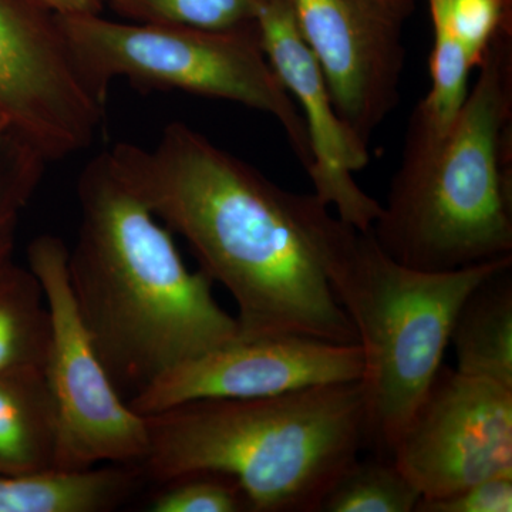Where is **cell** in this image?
I'll list each match as a JSON object with an SVG mask.
<instances>
[{"mask_svg":"<svg viewBox=\"0 0 512 512\" xmlns=\"http://www.w3.org/2000/svg\"><path fill=\"white\" fill-rule=\"evenodd\" d=\"M271 0H104L136 23L227 30L252 25Z\"/></svg>","mask_w":512,"mask_h":512,"instance_id":"18","label":"cell"},{"mask_svg":"<svg viewBox=\"0 0 512 512\" xmlns=\"http://www.w3.org/2000/svg\"><path fill=\"white\" fill-rule=\"evenodd\" d=\"M340 119L370 146L400 101L403 32L416 0H288Z\"/></svg>","mask_w":512,"mask_h":512,"instance_id":"10","label":"cell"},{"mask_svg":"<svg viewBox=\"0 0 512 512\" xmlns=\"http://www.w3.org/2000/svg\"><path fill=\"white\" fill-rule=\"evenodd\" d=\"M360 346L299 335L237 339L183 363L128 402L140 416L200 399H252L362 379Z\"/></svg>","mask_w":512,"mask_h":512,"instance_id":"11","label":"cell"},{"mask_svg":"<svg viewBox=\"0 0 512 512\" xmlns=\"http://www.w3.org/2000/svg\"><path fill=\"white\" fill-rule=\"evenodd\" d=\"M434 33L451 37L480 66L500 33L512 30V0H427Z\"/></svg>","mask_w":512,"mask_h":512,"instance_id":"20","label":"cell"},{"mask_svg":"<svg viewBox=\"0 0 512 512\" xmlns=\"http://www.w3.org/2000/svg\"><path fill=\"white\" fill-rule=\"evenodd\" d=\"M0 474H8V471H6V468L0 464Z\"/></svg>","mask_w":512,"mask_h":512,"instance_id":"24","label":"cell"},{"mask_svg":"<svg viewBox=\"0 0 512 512\" xmlns=\"http://www.w3.org/2000/svg\"><path fill=\"white\" fill-rule=\"evenodd\" d=\"M107 154L128 190L234 298L239 339L357 343L323 269L332 214L315 194L284 190L184 123L165 127L153 148L120 143Z\"/></svg>","mask_w":512,"mask_h":512,"instance_id":"1","label":"cell"},{"mask_svg":"<svg viewBox=\"0 0 512 512\" xmlns=\"http://www.w3.org/2000/svg\"><path fill=\"white\" fill-rule=\"evenodd\" d=\"M104 107L55 13L35 0H0V127L52 163L92 146Z\"/></svg>","mask_w":512,"mask_h":512,"instance_id":"8","label":"cell"},{"mask_svg":"<svg viewBox=\"0 0 512 512\" xmlns=\"http://www.w3.org/2000/svg\"><path fill=\"white\" fill-rule=\"evenodd\" d=\"M40 6L59 16L99 15L104 0H35Z\"/></svg>","mask_w":512,"mask_h":512,"instance_id":"23","label":"cell"},{"mask_svg":"<svg viewBox=\"0 0 512 512\" xmlns=\"http://www.w3.org/2000/svg\"><path fill=\"white\" fill-rule=\"evenodd\" d=\"M141 471L167 484L195 473L234 477L252 512H319L369 446L360 380L252 399H200L144 416Z\"/></svg>","mask_w":512,"mask_h":512,"instance_id":"3","label":"cell"},{"mask_svg":"<svg viewBox=\"0 0 512 512\" xmlns=\"http://www.w3.org/2000/svg\"><path fill=\"white\" fill-rule=\"evenodd\" d=\"M450 343L458 372L512 387V262L470 292L454 319Z\"/></svg>","mask_w":512,"mask_h":512,"instance_id":"14","label":"cell"},{"mask_svg":"<svg viewBox=\"0 0 512 512\" xmlns=\"http://www.w3.org/2000/svg\"><path fill=\"white\" fill-rule=\"evenodd\" d=\"M420 500L392 458H357L330 488L319 512H414Z\"/></svg>","mask_w":512,"mask_h":512,"instance_id":"17","label":"cell"},{"mask_svg":"<svg viewBox=\"0 0 512 512\" xmlns=\"http://www.w3.org/2000/svg\"><path fill=\"white\" fill-rule=\"evenodd\" d=\"M390 458L421 500L512 477V387L441 365Z\"/></svg>","mask_w":512,"mask_h":512,"instance_id":"9","label":"cell"},{"mask_svg":"<svg viewBox=\"0 0 512 512\" xmlns=\"http://www.w3.org/2000/svg\"><path fill=\"white\" fill-rule=\"evenodd\" d=\"M67 256L69 248L55 235H40L28 248L29 269L42 285L50 312L43 373L55 404V467H140L148 451L146 419L117 392L94 349L74 302Z\"/></svg>","mask_w":512,"mask_h":512,"instance_id":"7","label":"cell"},{"mask_svg":"<svg viewBox=\"0 0 512 512\" xmlns=\"http://www.w3.org/2000/svg\"><path fill=\"white\" fill-rule=\"evenodd\" d=\"M512 477H497L446 497L420 500L414 512H511Z\"/></svg>","mask_w":512,"mask_h":512,"instance_id":"22","label":"cell"},{"mask_svg":"<svg viewBox=\"0 0 512 512\" xmlns=\"http://www.w3.org/2000/svg\"><path fill=\"white\" fill-rule=\"evenodd\" d=\"M259 35L269 63L301 111L308 130L315 192L338 217L370 231L383 207L367 195L353 173L369 164V147L340 119L318 62L302 39L288 0H271L259 13Z\"/></svg>","mask_w":512,"mask_h":512,"instance_id":"12","label":"cell"},{"mask_svg":"<svg viewBox=\"0 0 512 512\" xmlns=\"http://www.w3.org/2000/svg\"><path fill=\"white\" fill-rule=\"evenodd\" d=\"M47 164L23 138L0 127V266L10 261L20 215L39 187Z\"/></svg>","mask_w":512,"mask_h":512,"instance_id":"19","label":"cell"},{"mask_svg":"<svg viewBox=\"0 0 512 512\" xmlns=\"http://www.w3.org/2000/svg\"><path fill=\"white\" fill-rule=\"evenodd\" d=\"M336 301L362 349L367 440L390 458L427 387L443 365L461 305L512 255L446 272L400 264L359 231L330 218L320 248Z\"/></svg>","mask_w":512,"mask_h":512,"instance_id":"5","label":"cell"},{"mask_svg":"<svg viewBox=\"0 0 512 512\" xmlns=\"http://www.w3.org/2000/svg\"><path fill=\"white\" fill-rule=\"evenodd\" d=\"M477 70L440 140H404L370 229L410 268L454 271L512 255V30L495 37Z\"/></svg>","mask_w":512,"mask_h":512,"instance_id":"4","label":"cell"},{"mask_svg":"<svg viewBox=\"0 0 512 512\" xmlns=\"http://www.w3.org/2000/svg\"><path fill=\"white\" fill-rule=\"evenodd\" d=\"M140 467L45 468L0 474V512H106L136 488Z\"/></svg>","mask_w":512,"mask_h":512,"instance_id":"13","label":"cell"},{"mask_svg":"<svg viewBox=\"0 0 512 512\" xmlns=\"http://www.w3.org/2000/svg\"><path fill=\"white\" fill-rule=\"evenodd\" d=\"M56 16L84 82L104 103L114 79L234 101L274 117L305 170L311 167L305 120L265 55L258 23L211 30L114 22L101 13Z\"/></svg>","mask_w":512,"mask_h":512,"instance_id":"6","label":"cell"},{"mask_svg":"<svg viewBox=\"0 0 512 512\" xmlns=\"http://www.w3.org/2000/svg\"><path fill=\"white\" fill-rule=\"evenodd\" d=\"M50 312L39 279L8 261L0 266V372L45 366Z\"/></svg>","mask_w":512,"mask_h":512,"instance_id":"16","label":"cell"},{"mask_svg":"<svg viewBox=\"0 0 512 512\" xmlns=\"http://www.w3.org/2000/svg\"><path fill=\"white\" fill-rule=\"evenodd\" d=\"M80 227L67 256L77 311L126 402L165 373L239 338L212 281L190 271L170 231L128 190L107 151L77 183Z\"/></svg>","mask_w":512,"mask_h":512,"instance_id":"2","label":"cell"},{"mask_svg":"<svg viewBox=\"0 0 512 512\" xmlns=\"http://www.w3.org/2000/svg\"><path fill=\"white\" fill-rule=\"evenodd\" d=\"M153 512L251 511L247 494L234 477L221 473H195L165 484L150 504Z\"/></svg>","mask_w":512,"mask_h":512,"instance_id":"21","label":"cell"},{"mask_svg":"<svg viewBox=\"0 0 512 512\" xmlns=\"http://www.w3.org/2000/svg\"><path fill=\"white\" fill-rule=\"evenodd\" d=\"M55 404L42 367L0 372V464L8 474L55 467Z\"/></svg>","mask_w":512,"mask_h":512,"instance_id":"15","label":"cell"}]
</instances>
